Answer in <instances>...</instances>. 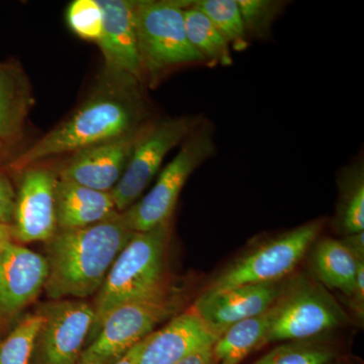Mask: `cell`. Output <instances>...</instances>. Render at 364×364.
<instances>
[{
    "instance_id": "1",
    "label": "cell",
    "mask_w": 364,
    "mask_h": 364,
    "mask_svg": "<svg viewBox=\"0 0 364 364\" xmlns=\"http://www.w3.org/2000/svg\"><path fill=\"white\" fill-rule=\"evenodd\" d=\"M138 83L134 79L109 77L105 87L16 158L11 167L26 170L48 158L76 153L138 130L144 124V105L136 90Z\"/></svg>"
},
{
    "instance_id": "2",
    "label": "cell",
    "mask_w": 364,
    "mask_h": 364,
    "mask_svg": "<svg viewBox=\"0 0 364 364\" xmlns=\"http://www.w3.org/2000/svg\"><path fill=\"white\" fill-rule=\"evenodd\" d=\"M133 234L121 213L81 229L57 230L48 241L47 296L59 301L97 294Z\"/></svg>"
},
{
    "instance_id": "3",
    "label": "cell",
    "mask_w": 364,
    "mask_h": 364,
    "mask_svg": "<svg viewBox=\"0 0 364 364\" xmlns=\"http://www.w3.org/2000/svg\"><path fill=\"white\" fill-rule=\"evenodd\" d=\"M170 234L171 220L150 231L133 234L97 291L88 341L97 336L105 317L117 306L168 296L165 256Z\"/></svg>"
},
{
    "instance_id": "4",
    "label": "cell",
    "mask_w": 364,
    "mask_h": 364,
    "mask_svg": "<svg viewBox=\"0 0 364 364\" xmlns=\"http://www.w3.org/2000/svg\"><path fill=\"white\" fill-rule=\"evenodd\" d=\"M189 1H136V28L144 77L156 82L167 72L205 65L186 36L183 11Z\"/></svg>"
},
{
    "instance_id": "5",
    "label": "cell",
    "mask_w": 364,
    "mask_h": 364,
    "mask_svg": "<svg viewBox=\"0 0 364 364\" xmlns=\"http://www.w3.org/2000/svg\"><path fill=\"white\" fill-rule=\"evenodd\" d=\"M215 152V126L203 119L182 142L181 150L162 170L149 193L121 213L127 227L138 233L170 221L184 184Z\"/></svg>"
},
{
    "instance_id": "6",
    "label": "cell",
    "mask_w": 364,
    "mask_h": 364,
    "mask_svg": "<svg viewBox=\"0 0 364 364\" xmlns=\"http://www.w3.org/2000/svg\"><path fill=\"white\" fill-rule=\"evenodd\" d=\"M320 222L303 225L265 242L220 273L208 291H222L248 284H272L289 274L317 239Z\"/></svg>"
},
{
    "instance_id": "7",
    "label": "cell",
    "mask_w": 364,
    "mask_h": 364,
    "mask_svg": "<svg viewBox=\"0 0 364 364\" xmlns=\"http://www.w3.org/2000/svg\"><path fill=\"white\" fill-rule=\"evenodd\" d=\"M202 117H165L144 124L123 176L111 193L117 213L138 202L154 179L170 151L182 144L202 121Z\"/></svg>"
},
{
    "instance_id": "8",
    "label": "cell",
    "mask_w": 364,
    "mask_h": 364,
    "mask_svg": "<svg viewBox=\"0 0 364 364\" xmlns=\"http://www.w3.org/2000/svg\"><path fill=\"white\" fill-rule=\"evenodd\" d=\"M169 296L131 301L117 306L105 317L97 336L83 349L76 364H114L136 344L154 332L162 321L176 313Z\"/></svg>"
},
{
    "instance_id": "9",
    "label": "cell",
    "mask_w": 364,
    "mask_h": 364,
    "mask_svg": "<svg viewBox=\"0 0 364 364\" xmlns=\"http://www.w3.org/2000/svg\"><path fill=\"white\" fill-rule=\"evenodd\" d=\"M272 310V323L262 346L272 342L311 338L338 327L346 318L327 291L304 279L284 287Z\"/></svg>"
},
{
    "instance_id": "10",
    "label": "cell",
    "mask_w": 364,
    "mask_h": 364,
    "mask_svg": "<svg viewBox=\"0 0 364 364\" xmlns=\"http://www.w3.org/2000/svg\"><path fill=\"white\" fill-rule=\"evenodd\" d=\"M36 364H76L95 322V309L81 301H59L41 312Z\"/></svg>"
},
{
    "instance_id": "11",
    "label": "cell",
    "mask_w": 364,
    "mask_h": 364,
    "mask_svg": "<svg viewBox=\"0 0 364 364\" xmlns=\"http://www.w3.org/2000/svg\"><path fill=\"white\" fill-rule=\"evenodd\" d=\"M51 170L26 169L14 205V233L23 243L49 241L57 232L56 186Z\"/></svg>"
},
{
    "instance_id": "12",
    "label": "cell",
    "mask_w": 364,
    "mask_h": 364,
    "mask_svg": "<svg viewBox=\"0 0 364 364\" xmlns=\"http://www.w3.org/2000/svg\"><path fill=\"white\" fill-rule=\"evenodd\" d=\"M279 282L248 284L205 291L196 299L191 310L217 336L231 326L269 310L282 291Z\"/></svg>"
},
{
    "instance_id": "13",
    "label": "cell",
    "mask_w": 364,
    "mask_h": 364,
    "mask_svg": "<svg viewBox=\"0 0 364 364\" xmlns=\"http://www.w3.org/2000/svg\"><path fill=\"white\" fill-rule=\"evenodd\" d=\"M98 4L104 14V30L97 44L104 55L109 77L142 80L135 0H98Z\"/></svg>"
},
{
    "instance_id": "14",
    "label": "cell",
    "mask_w": 364,
    "mask_h": 364,
    "mask_svg": "<svg viewBox=\"0 0 364 364\" xmlns=\"http://www.w3.org/2000/svg\"><path fill=\"white\" fill-rule=\"evenodd\" d=\"M144 124L128 135L74 153L58 178L95 191H111L123 176Z\"/></svg>"
},
{
    "instance_id": "15",
    "label": "cell",
    "mask_w": 364,
    "mask_h": 364,
    "mask_svg": "<svg viewBox=\"0 0 364 364\" xmlns=\"http://www.w3.org/2000/svg\"><path fill=\"white\" fill-rule=\"evenodd\" d=\"M47 277L45 256L9 241L0 256V315L13 316L32 303Z\"/></svg>"
},
{
    "instance_id": "16",
    "label": "cell",
    "mask_w": 364,
    "mask_h": 364,
    "mask_svg": "<svg viewBox=\"0 0 364 364\" xmlns=\"http://www.w3.org/2000/svg\"><path fill=\"white\" fill-rule=\"evenodd\" d=\"M218 338L191 310L151 333L136 364H176L193 352L213 346Z\"/></svg>"
},
{
    "instance_id": "17",
    "label": "cell",
    "mask_w": 364,
    "mask_h": 364,
    "mask_svg": "<svg viewBox=\"0 0 364 364\" xmlns=\"http://www.w3.org/2000/svg\"><path fill=\"white\" fill-rule=\"evenodd\" d=\"M117 213L111 191H100L58 179L56 186L57 229H81Z\"/></svg>"
},
{
    "instance_id": "18",
    "label": "cell",
    "mask_w": 364,
    "mask_h": 364,
    "mask_svg": "<svg viewBox=\"0 0 364 364\" xmlns=\"http://www.w3.org/2000/svg\"><path fill=\"white\" fill-rule=\"evenodd\" d=\"M313 256L314 268L321 282L350 298L359 264L363 260L358 259L343 241L334 239L318 242Z\"/></svg>"
},
{
    "instance_id": "19",
    "label": "cell",
    "mask_w": 364,
    "mask_h": 364,
    "mask_svg": "<svg viewBox=\"0 0 364 364\" xmlns=\"http://www.w3.org/2000/svg\"><path fill=\"white\" fill-rule=\"evenodd\" d=\"M272 308L246 318L226 330L213 345L217 364H239L256 348L262 347L272 323Z\"/></svg>"
},
{
    "instance_id": "20",
    "label": "cell",
    "mask_w": 364,
    "mask_h": 364,
    "mask_svg": "<svg viewBox=\"0 0 364 364\" xmlns=\"http://www.w3.org/2000/svg\"><path fill=\"white\" fill-rule=\"evenodd\" d=\"M28 104V91L18 71L0 64V140L6 146L20 139Z\"/></svg>"
},
{
    "instance_id": "21",
    "label": "cell",
    "mask_w": 364,
    "mask_h": 364,
    "mask_svg": "<svg viewBox=\"0 0 364 364\" xmlns=\"http://www.w3.org/2000/svg\"><path fill=\"white\" fill-rule=\"evenodd\" d=\"M184 26L191 45L205 60V65L230 66L233 63L229 43L212 21L189 1L183 11Z\"/></svg>"
},
{
    "instance_id": "22",
    "label": "cell",
    "mask_w": 364,
    "mask_h": 364,
    "mask_svg": "<svg viewBox=\"0 0 364 364\" xmlns=\"http://www.w3.org/2000/svg\"><path fill=\"white\" fill-rule=\"evenodd\" d=\"M337 225L346 235L364 230V170L363 157L342 169Z\"/></svg>"
},
{
    "instance_id": "23",
    "label": "cell",
    "mask_w": 364,
    "mask_h": 364,
    "mask_svg": "<svg viewBox=\"0 0 364 364\" xmlns=\"http://www.w3.org/2000/svg\"><path fill=\"white\" fill-rule=\"evenodd\" d=\"M191 4L212 21L231 49L237 52L247 49L250 40L237 0H198Z\"/></svg>"
},
{
    "instance_id": "24",
    "label": "cell",
    "mask_w": 364,
    "mask_h": 364,
    "mask_svg": "<svg viewBox=\"0 0 364 364\" xmlns=\"http://www.w3.org/2000/svg\"><path fill=\"white\" fill-rule=\"evenodd\" d=\"M43 322L42 314L28 316L0 341V364H30Z\"/></svg>"
},
{
    "instance_id": "25",
    "label": "cell",
    "mask_w": 364,
    "mask_h": 364,
    "mask_svg": "<svg viewBox=\"0 0 364 364\" xmlns=\"http://www.w3.org/2000/svg\"><path fill=\"white\" fill-rule=\"evenodd\" d=\"M249 40L272 37L273 23L284 11L286 1L279 0H237Z\"/></svg>"
},
{
    "instance_id": "26",
    "label": "cell",
    "mask_w": 364,
    "mask_h": 364,
    "mask_svg": "<svg viewBox=\"0 0 364 364\" xmlns=\"http://www.w3.org/2000/svg\"><path fill=\"white\" fill-rule=\"evenodd\" d=\"M72 32L83 40L98 42L104 30V14L98 0H74L66 11Z\"/></svg>"
},
{
    "instance_id": "27",
    "label": "cell",
    "mask_w": 364,
    "mask_h": 364,
    "mask_svg": "<svg viewBox=\"0 0 364 364\" xmlns=\"http://www.w3.org/2000/svg\"><path fill=\"white\" fill-rule=\"evenodd\" d=\"M332 358L327 347L296 342L277 347L254 364H328Z\"/></svg>"
},
{
    "instance_id": "28",
    "label": "cell",
    "mask_w": 364,
    "mask_h": 364,
    "mask_svg": "<svg viewBox=\"0 0 364 364\" xmlns=\"http://www.w3.org/2000/svg\"><path fill=\"white\" fill-rule=\"evenodd\" d=\"M16 193L11 181L0 174V223L9 225L13 221Z\"/></svg>"
},
{
    "instance_id": "29",
    "label": "cell",
    "mask_w": 364,
    "mask_h": 364,
    "mask_svg": "<svg viewBox=\"0 0 364 364\" xmlns=\"http://www.w3.org/2000/svg\"><path fill=\"white\" fill-rule=\"evenodd\" d=\"M352 306L359 316L363 317L364 308V262L359 264L356 273L355 284L351 296Z\"/></svg>"
},
{
    "instance_id": "30",
    "label": "cell",
    "mask_w": 364,
    "mask_h": 364,
    "mask_svg": "<svg viewBox=\"0 0 364 364\" xmlns=\"http://www.w3.org/2000/svg\"><path fill=\"white\" fill-rule=\"evenodd\" d=\"M176 364H217L213 346L205 347L186 356Z\"/></svg>"
},
{
    "instance_id": "31",
    "label": "cell",
    "mask_w": 364,
    "mask_h": 364,
    "mask_svg": "<svg viewBox=\"0 0 364 364\" xmlns=\"http://www.w3.org/2000/svg\"><path fill=\"white\" fill-rule=\"evenodd\" d=\"M343 243L349 249L351 252L358 258V259H364V234L363 232L360 233H355L347 235L346 239H343Z\"/></svg>"
},
{
    "instance_id": "32",
    "label": "cell",
    "mask_w": 364,
    "mask_h": 364,
    "mask_svg": "<svg viewBox=\"0 0 364 364\" xmlns=\"http://www.w3.org/2000/svg\"><path fill=\"white\" fill-rule=\"evenodd\" d=\"M148 336H149V335H148ZM147 337L144 338L142 341L139 342L138 344H136L133 348L130 349V350L124 354L123 358L119 359V361H117V363L114 364H136V360H138L139 355H140L141 351H142L144 345L146 343Z\"/></svg>"
},
{
    "instance_id": "33",
    "label": "cell",
    "mask_w": 364,
    "mask_h": 364,
    "mask_svg": "<svg viewBox=\"0 0 364 364\" xmlns=\"http://www.w3.org/2000/svg\"><path fill=\"white\" fill-rule=\"evenodd\" d=\"M11 233H13V230L9 225L0 223V238L11 239Z\"/></svg>"
},
{
    "instance_id": "34",
    "label": "cell",
    "mask_w": 364,
    "mask_h": 364,
    "mask_svg": "<svg viewBox=\"0 0 364 364\" xmlns=\"http://www.w3.org/2000/svg\"><path fill=\"white\" fill-rule=\"evenodd\" d=\"M7 149H9V146H6V144L0 140V161H2V159L6 158Z\"/></svg>"
},
{
    "instance_id": "35",
    "label": "cell",
    "mask_w": 364,
    "mask_h": 364,
    "mask_svg": "<svg viewBox=\"0 0 364 364\" xmlns=\"http://www.w3.org/2000/svg\"><path fill=\"white\" fill-rule=\"evenodd\" d=\"M9 241H11V239L0 238V256H1L4 247H6V244L9 243Z\"/></svg>"
}]
</instances>
